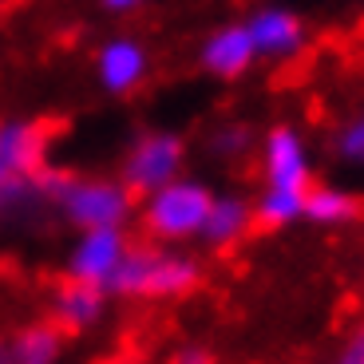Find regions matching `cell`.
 <instances>
[{
	"label": "cell",
	"mask_w": 364,
	"mask_h": 364,
	"mask_svg": "<svg viewBox=\"0 0 364 364\" xmlns=\"http://www.w3.org/2000/svg\"><path fill=\"white\" fill-rule=\"evenodd\" d=\"M103 4H107L111 12H131V9H139L143 0H103Z\"/></svg>",
	"instance_id": "obj_19"
},
{
	"label": "cell",
	"mask_w": 364,
	"mask_h": 364,
	"mask_svg": "<svg viewBox=\"0 0 364 364\" xmlns=\"http://www.w3.org/2000/svg\"><path fill=\"white\" fill-rule=\"evenodd\" d=\"M182 171V139L171 131H151L131 146L127 163H123V182L139 194H151L155 186L178 178Z\"/></svg>",
	"instance_id": "obj_4"
},
{
	"label": "cell",
	"mask_w": 364,
	"mask_h": 364,
	"mask_svg": "<svg viewBox=\"0 0 364 364\" xmlns=\"http://www.w3.org/2000/svg\"><path fill=\"white\" fill-rule=\"evenodd\" d=\"M246 28H250V40H254V52L269 55V60L297 55L301 44H305V28L289 9H257L246 20Z\"/></svg>",
	"instance_id": "obj_7"
},
{
	"label": "cell",
	"mask_w": 364,
	"mask_h": 364,
	"mask_svg": "<svg viewBox=\"0 0 364 364\" xmlns=\"http://www.w3.org/2000/svg\"><path fill=\"white\" fill-rule=\"evenodd\" d=\"M250 226H254V206L246 198L222 194V198H210V210H206V218H202L198 237L214 250H226L234 242H242L250 234Z\"/></svg>",
	"instance_id": "obj_9"
},
{
	"label": "cell",
	"mask_w": 364,
	"mask_h": 364,
	"mask_svg": "<svg viewBox=\"0 0 364 364\" xmlns=\"http://www.w3.org/2000/svg\"><path fill=\"white\" fill-rule=\"evenodd\" d=\"M12 178V171H9V166H4V159H0V186H4V182H9Z\"/></svg>",
	"instance_id": "obj_20"
},
{
	"label": "cell",
	"mask_w": 364,
	"mask_h": 364,
	"mask_svg": "<svg viewBox=\"0 0 364 364\" xmlns=\"http://www.w3.org/2000/svg\"><path fill=\"white\" fill-rule=\"evenodd\" d=\"M337 151H341V159H348V163H364V115L353 119L348 127H341Z\"/></svg>",
	"instance_id": "obj_16"
},
{
	"label": "cell",
	"mask_w": 364,
	"mask_h": 364,
	"mask_svg": "<svg viewBox=\"0 0 364 364\" xmlns=\"http://www.w3.org/2000/svg\"><path fill=\"white\" fill-rule=\"evenodd\" d=\"M198 285V265L186 254H159V250H127L107 289L127 297H178Z\"/></svg>",
	"instance_id": "obj_1"
},
{
	"label": "cell",
	"mask_w": 364,
	"mask_h": 364,
	"mask_svg": "<svg viewBox=\"0 0 364 364\" xmlns=\"http://www.w3.org/2000/svg\"><path fill=\"white\" fill-rule=\"evenodd\" d=\"M44 146H48V131L28 123V119H12L0 123V159L12 174H36L44 163Z\"/></svg>",
	"instance_id": "obj_11"
},
{
	"label": "cell",
	"mask_w": 364,
	"mask_h": 364,
	"mask_svg": "<svg viewBox=\"0 0 364 364\" xmlns=\"http://www.w3.org/2000/svg\"><path fill=\"white\" fill-rule=\"evenodd\" d=\"M60 333L52 325H36V328H24L16 341H12L9 353H0V360H20V364H48L60 356Z\"/></svg>",
	"instance_id": "obj_14"
},
{
	"label": "cell",
	"mask_w": 364,
	"mask_h": 364,
	"mask_svg": "<svg viewBox=\"0 0 364 364\" xmlns=\"http://www.w3.org/2000/svg\"><path fill=\"white\" fill-rule=\"evenodd\" d=\"M214 194L194 178H171L146 194L143 222L159 242H186L202 230V218Z\"/></svg>",
	"instance_id": "obj_2"
},
{
	"label": "cell",
	"mask_w": 364,
	"mask_h": 364,
	"mask_svg": "<svg viewBox=\"0 0 364 364\" xmlns=\"http://www.w3.org/2000/svg\"><path fill=\"white\" fill-rule=\"evenodd\" d=\"M210 143H214V155H222V159H234V155H242V151H246L250 146V131L246 127H222L218 135L210 139Z\"/></svg>",
	"instance_id": "obj_17"
},
{
	"label": "cell",
	"mask_w": 364,
	"mask_h": 364,
	"mask_svg": "<svg viewBox=\"0 0 364 364\" xmlns=\"http://www.w3.org/2000/svg\"><path fill=\"white\" fill-rule=\"evenodd\" d=\"M305 218L321 222V226H333V222H348L356 218V198L341 186H317V191H305Z\"/></svg>",
	"instance_id": "obj_15"
},
{
	"label": "cell",
	"mask_w": 364,
	"mask_h": 364,
	"mask_svg": "<svg viewBox=\"0 0 364 364\" xmlns=\"http://www.w3.org/2000/svg\"><path fill=\"white\" fill-rule=\"evenodd\" d=\"M146 52L135 40H111L100 48V83L111 95H123V91H135L146 80Z\"/></svg>",
	"instance_id": "obj_10"
},
{
	"label": "cell",
	"mask_w": 364,
	"mask_h": 364,
	"mask_svg": "<svg viewBox=\"0 0 364 364\" xmlns=\"http://www.w3.org/2000/svg\"><path fill=\"white\" fill-rule=\"evenodd\" d=\"M254 60H257V52H254V40H250L246 24H226L202 44V68L222 75V80L242 75Z\"/></svg>",
	"instance_id": "obj_8"
},
{
	"label": "cell",
	"mask_w": 364,
	"mask_h": 364,
	"mask_svg": "<svg viewBox=\"0 0 364 364\" xmlns=\"http://www.w3.org/2000/svg\"><path fill=\"white\" fill-rule=\"evenodd\" d=\"M100 317H103V285L72 277L64 289L55 293V321L64 328L80 333V328H91Z\"/></svg>",
	"instance_id": "obj_12"
},
{
	"label": "cell",
	"mask_w": 364,
	"mask_h": 364,
	"mask_svg": "<svg viewBox=\"0 0 364 364\" xmlns=\"http://www.w3.org/2000/svg\"><path fill=\"white\" fill-rule=\"evenodd\" d=\"M55 202L80 230L123 226L131 214V186L127 182H107V178H64Z\"/></svg>",
	"instance_id": "obj_3"
},
{
	"label": "cell",
	"mask_w": 364,
	"mask_h": 364,
	"mask_svg": "<svg viewBox=\"0 0 364 364\" xmlns=\"http://www.w3.org/2000/svg\"><path fill=\"white\" fill-rule=\"evenodd\" d=\"M341 360L345 364H364V328H356L353 337H348L345 353H341Z\"/></svg>",
	"instance_id": "obj_18"
},
{
	"label": "cell",
	"mask_w": 364,
	"mask_h": 364,
	"mask_svg": "<svg viewBox=\"0 0 364 364\" xmlns=\"http://www.w3.org/2000/svg\"><path fill=\"white\" fill-rule=\"evenodd\" d=\"M127 254V237L119 226H91L80 234L72 257H68V273L80 277V282H91V285H107L111 273L119 269Z\"/></svg>",
	"instance_id": "obj_5"
},
{
	"label": "cell",
	"mask_w": 364,
	"mask_h": 364,
	"mask_svg": "<svg viewBox=\"0 0 364 364\" xmlns=\"http://www.w3.org/2000/svg\"><path fill=\"white\" fill-rule=\"evenodd\" d=\"M297 218H305V191L301 186H273L269 182L254 206V222L277 230V226H289Z\"/></svg>",
	"instance_id": "obj_13"
},
{
	"label": "cell",
	"mask_w": 364,
	"mask_h": 364,
	"mask_svg": "<svg viewBox=\"0 0 364 364\" xmlns=\"http://www.w3.org/2000/svg\"><path fill=\"white\" fill-rule=\"evenodd\" d=\"M262 166H265V182H273V186H301V191H309V151H305L297 131H289V127L269 131L262 146Z\"/></svg>",
	"instance_id": "obj_6"
}]
</instances>
